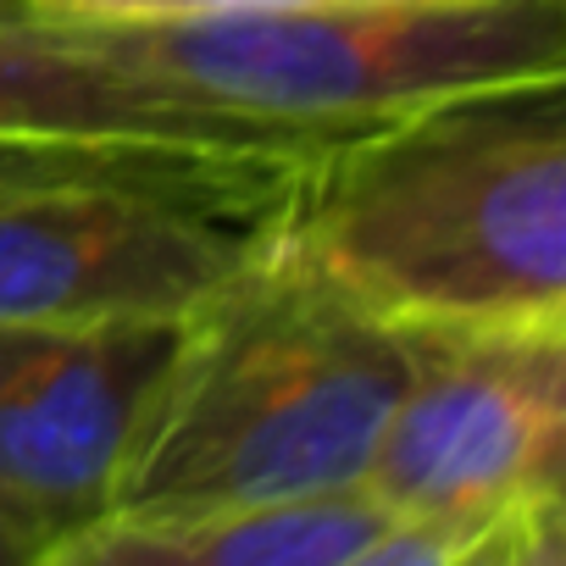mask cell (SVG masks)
<instances>
[{
    "mask_svg": "<svg viewBox=\"0 0 566 566\" xmlns=\"http://www.w3.org/2000/svg\"><path fill=\"white\" fill-rule=\"evenodd\" d=\"M417 373V334L266 244L244 277L184 317L112 511H266L367 489Z\"/></svg>",
    "mask_w": 566,
    "mask_h": 566,
    "instance_id": "6da1fadb",
    "label": "cell"
},
{
    "mask_svg": "<svg viewBox=\"0 0 566 566\" xmlns=\"http://www.w3.org/2000/svg\"><path fill=\"white\" fill-rule=\"evenodd\" d=\"M272 244L417 339L566 334V112L500 106L345 139Z\"/></svg>",
    "mask_w": 566,
    "mask_h": 566,
    "instance_id": "7a4b0ae2",
    "label": "cell"
},
{
    "mask_svg": "<svg viewBox=\"0 0 566 566\" xmlns=\"http://www.w3.org/2000/svg\"><path fill=\"white\" fill-rule=\"evenodd\" d=\"M73 34L156 95L328 145L566 95V0H339Z\"/></svg>",
    "mask_w": 566,
    "mask_h": 566,
    "instance_id": "3957f363",
    "label": "cell"
},
{
    "mask_svg": "<svg viewBox=\"0 0 566 566\" xmlns=\"http://www.w3.org/2000/svg\"><path fill=\"white\" fill-rule=\"evenodd\" d=\"M277 222L90 172L0 195V323L189 317L244 277Z\"/></svg>",
    "mask_w": 566,
    "mask_h": 566,
    "instance_id": "277c9868",
    "label": "cell"
},
{
    "mask_svg": "<svg viewBox=\"0 0 566 566\" xmlns=\"http://www.w3.org/2000/svg\"><path fill=\"white\" fill-rule=\"evenodd\" d=\"M184 317L0 323V527L29 560L112 511Z\"/></svg>",
    "mask_w": 566,
    "mask_h": 566,
    "instance_id": "5b68a950",
    "label": "cell"
},
{
    "mask_svg": "<svg viewBox=\"0 0 566 566\" xmlns=\"http://www.w3.org/2000/svg\"><path fill=\"white\" fill-rule=\"evenodd\" d=\"M0 134L150 156L184 172L222 178L266 211H290L301 184L334 156L328 139L156 95L84 51L73 29L34 23L12 0H0Z\"/></svg>",
    "mask_w": 566,
    "mask_h": 566,
    "instance_id": "8992f818",
    "label": "cell"
},
{
    "mask_svg": "<svg viewBox=\"0 0 566 566\" xmlns=\"http://www.w3.org/2000/svg\"><path fill=\"white\" fill-rule=\"evenodd\" d=\"M400 516L367 489L266 511H106L29 566H345Z\"/></svg>",
    "mask_w": 566,
    "mask_h": 566,
    "instance_id": "52a82bcc",
    "label": "cell"
},
{
    "mask_svg": "<svg viewBox=\"0 0 566 566\" xmlns=\"http://www.w3.org/2000/svg\"><path fill=\"white\" fill-rule=\"evenodd\" d=\"M90 172L145 178V184L195 195L206 206H222V211H239V217H255V222H277L283 217V211H266L261 200H250L244 189H233L222 178L184 172V167H167V161H150V156L101 150V145H67V139H12V134H0V195L29 189V184H56V178H90Z\"/></svg>",
    "mask_w": 566,
    "mask_h": 566,
    "instance_id": "ba28073f",
    "label": "cell"
},
{
    "mask_svg": "<svg viewBox=\"0 0 566 566\" xmlns=\"http://www.w3.org/2000/svg\"><path fill=\"white\" fill-rule=\"evenodd\" d=\"M34 23L51 29H161L200 18H244V12H306L339 0H12Z\"/></svg>",
    "mask_w": 566,
    "mask_h": 566,
    "instance_id": "9c48e42d",
    "label": "cell"
},
{
    "mask_svg": "<svg viewBox=\"0 0 566 566\" xmlns=\"http://www.w3.org/2000/svg\"><path fill=\"white\" fill-rule=\"evenodd\" d=\"M500 516H400L389 533H378L345 566H467L489 544Z\"/></svg>",
    "mask_w": 566,
    "mask_h": 566,
    "instance_id": "30bf717a",
    "label": "cell"
},
{
    "mask_svg": "<svg viewBox=\"0 0 566 566\" xmlns=\"http://www.w3.org/2000/svg\"><path fill=\"white\" fill-rule=\"evenodd\" d=\"M483 566H566V516L522 494L489 533Z\"/></svg>",
    "mask_w": 566,
    "mask_h": 566,
    "instance_id": "8fae6325",
    "label": "cell"
},
{
    "mask_svg": "<svg viewBox=\"0 0 566 566\" xmlns=\"http://www.w3.org/2000/svg\"><path fill=\"white\" fill-rule=\"evenodd\" d=\"M527 500H538L555 516H566V422L549 433V444H544V455H538V467L527 478Z\"/></svg>",
    "mask_w": 566,
    "mask_h": 566,
    "instance_id": "7c38bea8",
    "label": "cell"
},
{
    "mask_svg": "<svg viewBox=\"0 0 566 566\" xmlns=\"http://www.w3.org/2000/svg\"><path fill=\"white\" fill-rule=\"evenodd\" d=\"M0 566H29V549H23L7 527H0Z\"/></svg>",
    "mask_w": 566,
    "mask_h": 566,
    "instance_id": "4fadbf2b",
    "label": "cell"
},
{
    "mask_svg": "<svg viewBox=\"0 0 566 566\" xmlns=\"http://www.w3.org/2000/svg\"><path fill=\"white\" fill-rule=\"evenodd\" d=\"M467 566H483V549H478V555H472V560H467Z\"/></svg>",
    "mask_w": 566,
    "mask_h": 566,
    "instance_id": "5bb4252c",
    "label": "cell"
},
{
    "mask_svg": "<svg viewBox=\"0 0 566 566\" xmlns=\"http://www.w3.org/2000/svg\"><path fill=\"white\" fill-rule=\"evenodd\" d=\"M544 106H560V112H566V95H560V101H544Z\"/></svg>",
    "mask_w": 566,
    "mask_h": 566,
    "instance_id": "9a60e30c",
    "label": "cell"
}]
</instances>
